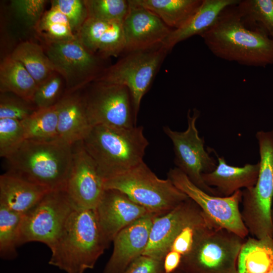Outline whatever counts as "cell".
<instances>
[{"label":"cell","mask_w":273,"mask_h":273,"mask_svg":"<svg viewBox=\"0 0 273 273\" xmlns=\"http://www.w3.org/2000/svg\"><path fill=\"white\" fill-rule=\"evenodd\" d=\"M236 5L225 8L200 36L216 57L251 67L273 65V39L243 22Z\"/></svg>","instance_id":"cell-1"},{"label":"cell","mask_w":273,"mask_h":273,"mask_svg":"<svg viewBox=\"0 0 273 273\" xmlns=\"http://www.w3.org/2000/svg\"><path fill=\"white\" fill-rule=\"evenodd\" d=\"M72 158L73 145L60 139L25 140L5 158L6 172L50 191L65 190Z\"/></svg>","instance_id":"cell-2"},{"label":"cell","mask_w":273,"mask_h":273,"mask_svg":"<svg viewBox=\"0 0 273 273\" xmlns=\"http://www.w3.org/2000/svg\"><path fill=\"white\" fill-rule=\"evenodd\" d=\"M109 245L95 209L75 208L54 246L49 264L66 273L92 269Z\"/></svg>","instance_id":"cell-3"},{"label":"cell","mask_w":273,"mask_h":273,"mask_svg":"<svg viewBox=\"0 0 273 273\" xmlns=\"http://www.w3.org/2000/svg\"><path fill=\"white\" fill-rule=\"evenodd\" d=\"M143 129L141 126L92 127L82 142L104 181L125 173L144 161L149 143Z\"/></svg>","instance_id":"cell-4"},{"label":"cell","mask_w":273,"mask_h":273,"mask_svg":"<svg viewBox=\"0 0 273 273\" xmlns=\"http://www.w3.org/2000/svg\"><path fill=\"white\" fill-rule=\"evenodd\" d=\"M260 155L259 171L255 185L242 190L241 213L251 237L273 239V129L257 132Z\"/></svg>","instance_id":"cell-5"},{"label":"cell","mask_w":273,"mask_h":273,"mask_svg":"<svg viewBox=\"0 0 273 273\" xmlns=\"http://www.w3.org/2000/svg\"><path fill=\"white\" fill-rule=\"evenodd\" d=\"M104 181L105 189L120 191L149 213L158 216L169 212L189 198L168 178L158 177L144 161Z\"/></svg>","instance_id":"cell-6"},{"label":"cell","mask_w":273,"mask_h":273,"mask_svg":"<svg viewBox=\"0 0 273 273\" xmlns=\"http://www.w3.org/2000/svg\"><path fill=\"white\" fill-rule=\"evenodd\" d=\"M245 239L214 227L183 258L179 269L184 273H237L238 260Z\"/></svg>","instance_id":"cell-7"},{"label":"cell","mask_w":273,"mask_h":273,"mask_svg":"<svg viewBox=\"0 0 273 273\" xmlns=\"http://www.w3.org/2000/svg\"><path fill=\"white\" fill-rule=\"evenodd\" d=\"M168 52L162 44L148 50L127 53L115 64L103 70L94 82L127 87L137 115L142 98Z\"/></svg>","instance_id":"cell-8"},{"label":"cell","mask_w":273,"mask_h":273,"mask_svg":"<svg viewBox=\"0 0 273 273\" xmlns=\"http://www.w3.org/2000/svg\"><path fill=\"white\" fill-rule=\"evenodd\" d=\"M76 208L65 190L50 191L23 215L18 246L31 242L43 243L51 249Z\"/></svg>","instance_id":"cell-9"},{"label":"cell","mask_w":273,"mask_h":273,"mask_svg":"<svg viewBox=\"0 0 273 273\" xmlns=\"http://www.w3.org/2000/svg\"><path fill=\"white\" fill-rule=\"evenodd\" d=\"M200 111L194 109L187 114L188 127L184 131H177L168 126L163 127L165 133L171 141L174 153V163L196 186L211 195L217 196L215 190L204 182L202 174L213 171L216 160L204 148V139L199 135L196 121Z\"/></svg>","instance_id":"cell-10"},{"label":"cell","mask_w":273,"mask_h":273,"mask_svg":"<svg viewBox=\"0 0 273 273\" xmlns=\"http://www.w3.org/2000/svg\"><path fill=\"white\" fill-rule=\"evenodd\" d=\"M168 178L179 190L192 199L217 227L246 239L249 233L241 216L242 190L229 197L211 195L194 184L177 167L170 169Z\"/></svg>","instance_id":"cell-11"},{"label":"cell","mask_w":273,"mask_h":273,"mask_svg":"<svg viewBox=\"0 0 273 273\" xmlns=\"http://www.w3.org/2000/svg\"><path fill=\"white\" fill-rule=\"evenodd\" d=\"M83 95L90 125L116 128L136 126V116L130 92L125 86L94 82Z\"/></svg>","instance_id":"cell-12"},{"label":"cell","mask_w":273,"mask_h":273,"mask_svg":"<svg viewBox=\"0 0 273 273\" xmlns=\"http://www.w3.org/2000/svg\"><path fill=\"white\" fill-rule=\"evenodd\" d=\"M44 44L47 56L65 81V93L80 90L94 82L101 73L100 57L88 50L77 36L71 39Z\"/></svg>","instance_id":"cell-13"},{"label":"cell","mask_w":273,"mask_h":273,"mask_svg":"<svg viewBox=\"0 0 273 273\" xmlns=\"http://www.w3.org/2000/svg\"><path fill=\"white\" fill-rule=\"evenodd\" d=\"M104 190V179L82 142L75 144L65 189L69 197L77 208L96 209Z\"/></svg>","instance_id":"cell-14"},{"label":"cell","mask_w":273,"mask_h":273,"mask_svg":"<svg viewBox=\"0 0 273 273\" xmlns=\"http://www.w3.org/2000/svg\"><path fill=\"white\" fill-rule=\"evenodd\" d=\"M128 1V11L123 22L125 52L146 50L162 45L172 29L136 0Z\"/></svg>","instance_id":"cell-15"},{"label":"cell","mask_w":273,"mask_h":273,"mask_svg":"<svg viewBox=\"0 0 273 273\" xmlns=\"http://www.w3.org/2000/svg\"><path fill=\"white\" fill-rule=\"evenodd\" d=\"M95 210L108 245L122 229L149 213L125 194L115 189H105Z\"/></svg>","instance_id":"cell-16"},{"label":"cell","mask_w":273,"mask_h":273,"mask_svg":"<svg viewBox=\"0 0 273 273\" xmlns=\"http://www.w3.org/2000/svg\"><path fill=\"white\" fill-rule=\"evenodd\" d=\"M201 211L199 207L188 198L169 212L155 216L143 255L162 261L176 235Z\"/></svg>","instance_id":"cell-17"},{"label":"cell","mask_w":273,"mask_h":273,"mask_svg":"<svg viewBox=\"0 0 273 273\" xmlns=\"http://www.w3.org/2000/svg\"><path fill=\"white\" fill-rule=\"evenodd\" d=\"M149 213L120 231L114 238L112 253L103 273H123L146 249L155 216Z\"/></svg>","instance_id":"cell-18"},{"label":"cell","mask_w":273,"mask_h":273,"mask_svg":"<svg viewBox=\"0 0 273 273\" xmlns=\"http://www.w3.org/2000/svg\"><path fill=\"white\" fill-rule=\"evenodd\" d=\"M76 35L88 50L100 58L117 57L125 52L123 22L87 17Z\"/></svg>","instance_id":"cell-19"},{"label":"cell","mask_w":273,"mask_h":273,"mask_svg":"<svg viewBox=\"0 0 273 273\" xmlns=\"http://www.w3.org/2000/svg\"><path fill=\"white\" fill-rule=\"evenodd\" d=\"M79 92L64 93L57 103L58 139L71 145L82 141L92 128Z\"/></svg>","instance_id":"cell-20"},{"label":"cell","mask_w":273,"mask_h":273,"mask_svg":"<svg viewBox=\"0 0 273 273\" xmlns=\"http://www.w3.org/2000/svg\"><path fill=\"white\" fill-rule=\"evenodd\" d=\"M259 163L246 164L242 167L229 165L223 157H218V163L212 171L202 175L204 183L213 188L217 196L229 197L242 189H249L256 184Z\"/></svg>","instance_id":"cell-21"},{"label":"cell","mask_w":273,"mask_h":273,"mask_svg":"<svg viewBox=\"0 0 273 273\" xmlns=\"http://www.w3.org/2000/svg\"><path fill=\"white\" fill-rule=\"evenodd\" d=\"M50 190L6 172L0 176V205L24 215Z\"/></svg>","instance_id":"cell-22"},{"label":"cell","mask_w":273,"mask_h":273,"mask_svg":"<svg viewBox=\"0 0 273 273\" xmlns=\"http://www.w3.org/2000/svg\"><path fill=\"white\" fill-rule=\"evenodd\" d=\"M240 0H202L197 11L179 28L172 30L163 45L169 51L179 42L200 35L215 22L226 8L237 5Z\"/></svg>","instance_id":"cell-23"},{"label":"cell","mask_w":273,"mask_h":273,"mask_svg":"<svg viewBox=\"0 0 273 273\" xmlns=\"http://www.w3.org/2000/svg\"><path fill=\"white\" fill-rule=\"evenodd\" d=\"M38 85L22 64L9 56L0 64V92L32 103ZM33 104V103H32Z\"/></svg>","instance_id":"cell-24"},{"label":"cell","mask_w":273,"mask_h":273,"mask_svg":"<svg viewBox=\"0 0 273 273\" xmlns=\"http://www.w3.org/2000/svg\"><path fill=\"white\" fill-rule=\"evenodd\" d=\"M237 273H273V239L246 238L238 260Z\"/></svg>","instance_id":"cell-25"},{"label":"cell","mask_w":273,"mask_h":273,"mask_svg":"<svg viewBox=\"0 0 273 273\" xmlns=\"http://www.w3.org/2000/svg\"><path fill=\"white\" fill-rule=\"evenodd\" d=\"M172 30L181 27L198 9L202 0H136Z\"/></svg>","instance_id":"cell-26"},{"label":"cell","mask_w":273,"mask_h":273,"mask_svg":"<svg viewBox=\"0 0 273 273\" xmlns=\"http://www.w3.org/2000/svg\"><path fill=\"white\" fill-rule=\"evenodd\" d=\"M10 56L23 64L38 86L56 71L44 48L37 43L23 41Z\"/></svg>","instance_id":"cell-27"},{"label":"cell","mask_w":273,"mask_h":273,"mask_svg":"<svg viewBox=\"0 0 273 273\" xmlns=\"http://www.w3.org/2000/svg\"><path fill=\"white\" fill-rule=\"evenodd\" d=\"M57 104L52 107L36 108L21 121L25 140L50 141L58 139Z\"/></svg>","instance_id":"cell-28"},{"label":"cell","mask_w":273,"mask_h":273,"mask_svg":"<svg viewBox=\"0 0 273 273\" xmlns=\"http://www.w3.org/2000/svg\"><path fill=\"white\" fill-rule=\"evenodd\" d=\"M236 7L246 26L260 29L273 39V0H240Z\"/></svg>","instance_id":"cell-29"},{"label":"cell","mask_w":273,"mask_h":273,"mask_svg":"<svg viewBox=\"0 0 273 273\" xmlns=\"http://www.w3.org/2000/svg\"><path fill=\"white\" fill-rule=\"evenodd\" d=\"M23 215L0 205V256L3 259L13 260L18 255V240Z\"/></svg>","instance_id":"cell-30"},{"label":"cell","mask_w":273,"mask_h":273,"mask_svg":"<svg viewBox=\"0 0 273 273\" xmlns=\"http://www.w3.org/2000/svg\"><path fill=\"white\" fill-rule=\"evenodd\" d=\"M34 29L44 42L67 40L76 36L67 17L53 7L44 12Z\"/></svg>","instance_id":"cell-31"},{"label":"cell","mask_w":273,"mask_h":273,"mask_svg":"<svg viewBox=\"0 0 273 273\" xmlns=\"http://www.w3.org/2000/svg\"><path fill=\"white\" fill-rule=\"evenodd\" d=\"M87 17L123 22L129 9V1L83 0Z\"/></svg>","instance_id":"cell-32"},{"label":"cell","mask_w":273,"mask_h":273,"mask_svg":"<svg viewBox=\"0 0 273 273\" xmlns=\"http://www.w3.org/2000/svg\"><path fill=\"white\" fill-rule=\"evenodd\" d=\"M65 92V82L57 71L40 84L34 94L32 103L36 108H44L55 105Z\"/></svg>","instance_id":"cell-33"},{"label":"cell","mask_w":273,"mask_h":273,"mask_svg":"<svg viewBox=\"0 0 273 273\" xmlns=\"http://www.w3.org/2000/svg\"><path fill=\"white\" fill-rule=\"evenodd\" d=\"M25 140L21 121L0 119V156L5 158Z\"/></svg>","instance_id":"cell-34"},{"label":"cell","mask_w":273,"mask_h":273,"mask_svg":"<svg viewBox=\"0 0 273 273\" xmlns=\"http://www.w3.org/2000/svg\"><path fill=\"white\" fill-rule=\"evenodd\" d=\"M36 109L29 103L13 94L1 93L0 97V119H12L22 121Z\"/></svg>","instance_id":"cell-35"},{"label":"cell","mask_w":273,"mask_h":273,"mask_svg":"<svg viewBox=\"0 0 273 273\" xmlns=\"http://www.w3.org/2000/svg\"><path fill=\"white\" fill-rule=\"evenodd\" d=\"M51 7L62 13L68 19L71 28L76 35L87 18V13L84 1L53 0Z\"/></svg>","instance_id":"cell-36"},{"label":"cell","mask_w":273,"mask_h":273,"mask_svg":"<svg viewBox=\"0 0 273 273\" xmlns=\"http://www.w3.org/2000/svg\"><path fill=\"white\" fill-rule=\"evenodd\" d=\"M46 3L44 0H13L11 7L18 18L34 29L44 13Z\"/></svg>","instance_id":"cell-37"},{"label":"cell","mask_w":273,"mask_h":273,"mask_svg":"<svg viewBox=\"0 0 273 273\" xmlns=\"http://www.w3.org/2000/svg\"><path fill=\"white\" fill-rule=\"evenodd\" d=\"M123 273H164L162 261L142 255Z\"/></svg>","instance_id":"cell-38"},{"label":"cell","mask_w":273,"mask_h":273,"mask_svg":"<svg viewBox=\"0 0 273 273\" xmlns=\"http://www.w3.org/2000/svg\"><path fill=\"white\" fill-rule=\"evenodd\" d=\"M172 273H184L181 269H178Z\"/></svg>","instance_id":"cell-39"},{"label":"cell","mask_w":273,"mask_h":273,"mask_svg":"<svg viewBox=\"0 0 273 273\" xmlns=\"http://www.w3.org/2000/svg\"><path fill=\"white\" fill-rule=\"evenodd\" d=\"M272 222H273V205H272Z\"/></svg>","instance_id":"cell-40"}]
</instances>
